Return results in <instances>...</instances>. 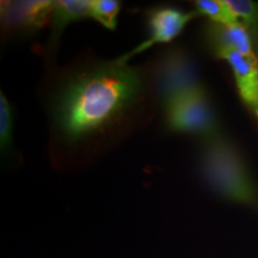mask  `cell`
Segmentation results:
<instances>
[{"label": "cell", "mask_w": 258, "mask_h": 258, "mask_svg": "<svg viewBox=\"0 0 258 258\" xmlns=\"http://www.w3.org/2000/svg\"><path fill=\"white\" fill-rule=\"evenodd\" d=\"M14 110L4 92H0V147L2 153H8L14 143Z\"/></svg>", "instance_id": "13"}, {"label": "cell", "mask_w": 258, "mask_h": 258, "mask_svg": "<svg viewBox=\"0 0 258 258\" xmlns=\"http://www.w3.org/2000/svg\"><path fill=\"white\" fill-rule=\"evenodd\" d=\"M164 111L171 132L198 135L202 140L221 134L206 89L179 99Z\"/></svg>", "instance_id": "4"}, {"label": "cell", "mask_w": 258, "mask_h": 258, "mask_svg": "<svg viewBox=\"0 0 258 258\" xmlns=\"http://www.w3.org/2000/svg\"><path fill=\"white\" fill-rule=\"evenodd\" d=\"M203 34L209 50L219 59L233 51L249 57H256L252 35L240 22L230 24L208 22Z\"/></svg>", "instance_id": "7"}, {"label": "cell", "mask_w": 258, "mask_h": 258, "mask_svg": "<svg viewBox=\"0 0 258 258\" xmlns=\"http://www.w3.org/2000/svg\"><path fill=\"white\" fill-rule=\"evenodd\" d=\"M199 17L196 11L185 12L176 6H157L147 12L148 38L129 53L118 57V61L127 63L129 59L143 53L158 43H169L184 30L189 22Z\"/></svg>", "instance_id": "5"}, {"label": "cell", "mask_w": 258, "mask_h": 258, "mask_svg": "<svg viewBox=\"0 0 258 258\" xmlns=\"http://www.w3.org/2000/svg\"><path fill=\"white\" fill-rule=\"evenodd\" d=\"M254 50H256V69H257V92H258V43L254 44Z\"/></svg>", "instance_id": "14"}, {"label": "cell", "mask_w": 258, "mask_h": 258, "mask_svg": "<svg viewBox=\"0 0 258 258\" xmlns=\"http://www.w3.org/2000/svg\"><path fill=\"white\" fill-rule=\"evenodd\" d=\"M92 0H59L55 2L53 16H51V35L49 46L59 43L64 28L71 22L91 18Z\"/></svg>", "instance_id": "9"}, {"label": "cell", "mask_w": 258, "mask_h": 258, "mask_svg": "<svg viewBox=\"0 0 258 258\" xmlns=\"http://www.w3.org/2000/svg\"><path fill=\"white\" fill-rule=\"evenodd\" d=\"M254 116H256V117H257V120H258V111L256 112V114H254Z\"/></svg>", "instance_id": "15"}, {"label": "cell", "mask_w": 258, "mask_h": 258, "mask_svg": "<svg viewBox=\"0 0 258 258\" xmlns=\"http://www.w3.org/2000/svg\"><path fill=\"white\" fill-rule=\"evenodd\" d=\"M203 89L205 86L200 82L195 63L186 51L171 48L161 55L158 69V91L164 109Z\"/></svg>", "instance_id": "3"}, {"label": "cell", "mask_w": 258, "mask_h": 258, "mask_svg": "<svg viewBox=\"0 0 258 258\" xmlns=\"http://www.w3.org/2000/svg\"><path fill=\"white\" fill-rule=\"evenodd\" d=\"M233 71L238 92L253 114L258 111V92H257V69L256 57L243 55L238 51L228 53L222 57Z\"/></svg>", "instance_id": "8"}, {"label": "cell", "mask_w": 258, "mask_h": 258, "mask_svg": "<svg viewBox=\"0 0 258 258\" xmlns=\"http://www.w3.org/2000/svg\"><path fill=\"white\" fill-rule=\"evenodd\" d=\"M144 80L137 67L115 60L71 77L54 97L56 128L71 143L108 128L140 98Z\"/></svg>", "instance_id": "1"}, {"label": "cell", "mask_w": 258, "mask_h": 258, "mask_svg": "<svg viewBox=\"0 0 258 258\" xmlns=\"http://www.w3.org/2000/svg\"><path fill=\"white\" fill-rule=\"evenodd\" d=\"M121 3L117 0H92L91 18L109 30H115Z\"/></svg>", "instance_id": "12"}, {"label": "cell", "mask_w": 258, "mask_h": 258, "mask_svg": "<svg viewBox=\"0 0 258 258\" xmlns=\"http://www.w3.org/2000/svg\"><path fill=\"white\" fill-rule=\"evenodd\" d=\"M235 21L243 23L258 43V3L251 0H225Z\"/></svg>", "instance_id": "10"}, {"label": "cell", "mask_w": 258, "mask_h": 258, "mask_svg": "<svg viewBox=\"0 0 258 258\" xmlns=\"http://www.w3.org/2000/svg\"><path fill=\"white\" fill-rule=\"evenodd\" d=\"M199 167L206 183L222 198L258 208L256 183L239 151L224 135L203 139Z\"/></svg>", "instance_id": "2"}, {"label": "cell", "mask_w": 258, "mask_h": 258, "mask_svg": "<svg viewBox=\"0 0 258 258\" xmlns=\"http://www.w3.org/2000/svg\"><path fill=\"white\" fill-rule=\"evenodd\" d=\"M54 6L50 0L2 2L3 28L12 34H34L51 18Z\"/></svg>", "instance_id": "6"}, {"label": "cell", "mask_w": 258, "mask_h": 258, "mask_svg": "<svg viewBox=\"0 0 258 258\" xmlns=\"http://www.w3.org/2000/svg\"><path fill=\"white\" fill-rule=\"evenodd\" d=\"M194 5H195V11L198 12L199 16H206L209 18V22L221 24L238 22L231 15L225 0H198L194 3Z\"/></svg>", "instance_id": "11"}]
</instances>
